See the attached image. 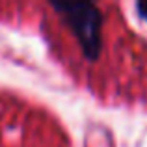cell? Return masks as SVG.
<instances>
[{
	"label": "cell",
	"instance_id": "1",
	"mask_svg": "<svg viewBox=\"0 0 147 147\" xmlns=\"http://www.w3.org/2000/svg\"><path fill=\"white\" fill-rule=\"evenodd\" d=\"M49 2L78 41L82 54L88 60H97L102 45L100 37L102 15L99 9V0H49Z\"/></svg>",
	"mask_w": 147,
	"mask_h": 147
},
{
	"label": "cell",
	"instance_id": "2",
	"mask_svg": "<svg viewBox=\"0 0 147 147\" xmlns=\"http://www.w3.org/2000/svg\"><path fill=\"white\" fill-rule=\"evenodd\" d=\"M138 6H140L142 13H144L145 19H147V0H138Z\"/></svg>",
	"mask_w": 147,
	"mask_h": 147
}]
</instances>
